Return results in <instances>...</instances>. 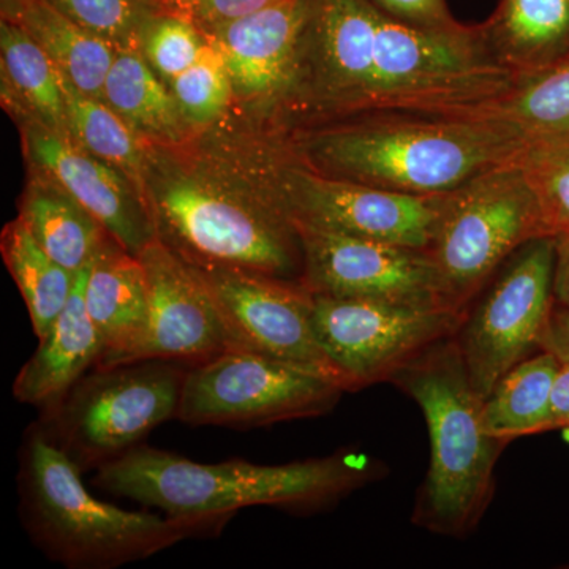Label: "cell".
<instances>
[{
    "label": "cell",
    "instance_id": "52a82bcc",
    "mask_svg": "<svg viewBox=\"0 0 569 569\" xmlns=\"http://www.w3.org/2000/svg\"><path fill=\"white\" fill-rule=\"evenodd\" d=\"M157 238L197 266L290 279L302 274L299 236L277 203L254 204L190 179L148 183Z\"/></svg>",
    "mask_w": 569,
    "mask_h": 569
},
{
    "label": "cell",
    "instance_id": "d590c367",
    "mask_svg": "<svg viewBox=\"0 0 569 569\" xmlns=\"http://www.w3.org/2000/svg\"><path fill=\"white\" fill-rule=\"evenodd\" d=\"M538 348L549 351L560 362H569V309L552 306L542 335L539 337Z\"/></svg>",
    "mask_w": 569,
    "mask_h": 569
},
{
    "label": "cell",
    "instance_id": "cb8c5ba5",
    "mask_svg": "<svg viewBox=\"0 0 569 569\" xmlns=\"http://www.w3.org/2000/svg\"><path fill=\"white\" fill-rule=\"evenodd\" d=\"M103 100L138 137L181 140L187 122L173 91L149 66L141 51H118L104 82Z\"/></svg>",
    "mask_w": 569,
    "mask_h": 569
},
{
    "label": "cell",
    "instance_id": "9c48e42d",
    "mask_svg": "<svg viewBox=\"0 0 569 569\" xmlns=\"http://www.w3.org/2000/svg\"><path fill=\"white\" fill-rule=\"evenodd\" d=\"M343 391L301 367L230 350L189 367L176 419L190 426H268L323 415Z\"/></svg>",
    "mask_w": 569,
    "mask_h": 569
},
{
    "label": "cell",
    "instance_id": "e575fe53",
    "mask_svg": "<svg viewBox=\"0 0 569 569\" xmlns=\"http://www.w3.org/2000/svg\"><path fill=\"white\" fill-rule=\"evenodd\" d=\"M389 17L419 28H455L445 0H373Z\"/></svg>",
    "mask_w": 569,
    "mask_h": 569
},
{
    "label": "cell",
    "instance_id": "2e32d148",
    "mask_svg": "<svg viewBox=\"0 0 569 569\" xmlns=\"http://www.w3.org/2000/svg\"><path fill=\"white\" fill-rule=\"evenodd\" d=\"M378 17L373 0H313L298 92L326 110L369 111Z\"/></svg>",
    "mask_w": 569,
    "mask_h": 569
},
{
    "label": "cell",
    "instance_id": "7402d4cb",
    "mask_svg": "<svg viewBox=\"0 0 569 569\" xmlns=\"http://www.w3.org/2000/svg\"><path fill=\"white\" fill-rule=\"evenodd\" d=\"M485 29L508 69L535 73L569 52V0H503Z\"/></svg>",
    "mask_w": 569,
    "mask_h": 569
},
{
    "label": "cell",
    "instance_id": "30bf717a",
    "mask_svg": "<svg viewBox=\"0 0 569 569\" xmlns=\"http://www.w3.org/2000/svg\"><path fill=\"white\" fill-rule=\"evenodd\" d=\"M553 264L556 238L531 239L505 261L473 312L463 316L455 339L482 402L512 367L539 347L553 306Z\"/></svg>",
    "mask_w": 569,
    "mask_h": 569
},
{
    "label": "cell",
    "instance_id": "ac0fdd59",
    "mask_svg": "<svg viewBox=\"0 0 569 569\" xmlns=\"http://www.w3.org/2000/svg\"><path fill=\"white\" fill-rule=\"evenodd\" d=\"M312 6L313 0H279L209 29V40L227 63L233 92L249 99L298 92Z\"/></svg>",
    "mask_w": 569,
    "mask_h": 569
},
{
    "label": "cell",
    "instance_id": "277c9868",
    "mask_svg": "<svg viewBox=\"0 0 569 569\" xmlns=\"http://www.w3.org/2000/svg\"><path fill=\"white\" fill-rule=\"evenodd\" d=\"M389 380L418 403L429 429L430 466L415 522L437 533H466L488 507L505 441L482 427V399L455 336L426 348Z\"/></svg>",
    "mask_w": 569,
    "mask_h": 569
},
{
    "label": "cell",
    "instance_id": "1f68e13d",
    "mask_svg": "<svg viewBox=\"0 0 569 569\" xmlns=\"http://www.w3.org/2000/svg\"><path fill=\"white\" fill-rule=\"evenodd\" d=\"M209 37L200 26L174 9L157 13L142 33L141 54L168 84L200 58Z\"/></svg>",
    "mask_w": 569,
    "mask_h": 569
},
{
    "label": "cell",
    "instance_id": "8992f818",
    "mask_svg": "<svg viewBox=\"0 0 569 569\" xmlns=\"http://www.w3.org/2000/svg\"><path fill=\"white\" fill-rule=\"evenodd\" d=\"M550 234L522 157L447 193L427 247L448 309L463 313L493 272L531 239Z\"/></svg>",
    "mask_w": 569,
    "mask_h": 569
},
{
    "label": "cell",
    "instance_id": "f546056e",
    "mask_svg": "<svg viewBox=\"0 0 569 569\" xmlns=\"http://www.w3.org/2000/svg\"><path fill=\"white\" fill-rule=\"evenodd\" d=\"M63 17L118 50L140 51L142 33L171 7L157 0H48Z\"/></svg>",
    "mask_w": 569,
    "mask_h": 569
},
{
    "label": "cell",
    "instance_id": "f1b7e54d",
    "mask_svg": "<svg viewBox=\"0 0 569 569\" xmlns=\"http://www.w3.org/2000/svg\"><path fill=\"white\" fill-rule=\"evenodd\" d=\"M61 78L70 140L121 171L148 198L146 157L140 137L104 100L86 96L62 73Z\"/></svg>",
    "mask_w": 569,
    "mask_h": 569
},
{
    "label": "cell",
    "instance_id": "836d02e7",
    "mask_svg": "<svg viewBox=\"0 0 569 569\" xmlns=\"http://www.w3.org/2000/svg\"><path fill=\"white\" fill-rule=\"evenodd\" d=\"M276 2L279 0H170V6L197 22L201 29L209 31L216 26L247 17Z\"/></svg>",
    "mask_w": 569,
    "mask_h": 569
},
{
    "label": "cell",
    "instance_id": "5bb4252c",
    "mask_svg": "<svg viewBox=\"0 0 569 569\" xmlns=\"http://www.w3.org/2000/svg\"><path fill=\"white\" fill-rule=\"evenodd\" d=\"M295 230L302 250L299 282L310 293L447 307L427 250L309 227Z\"/></svg>",
    "mask_w": 569,
    "mask_h": 569
},
{
    "label": "cell",
    "instance_id": "44dd1931",
    "mask_svg": "<svg viewBox=\"0 0 569 569\" xmlns=\"http://www.w3.org/2000/svg\"><path fill=\"white\" fill-rule=\"evenodd\" d=\"M20 219L41 249L73 274L91 264L112 239L107 228L50 176L29 183Z\"/></svg>",
    "mask_w": 569,
    "mask_h": 569
},
{
    "label": "cell",
    "instance_id": "d6986e66",
    "mask_svg": "<svg viewBox=\"0 0 569 569\" xmlns=\"http://www.w3.org/2000/svg\"><path fill=\"white\" fill-rule=\"evenodd\" d=\"M91 264L77 272L66 309L14 378V399L40 408L41 415L54 410L102 358V339L86 309L84 290Z\"/></svg>",
    "mask_w": 569,
    "mask_h": 569
},
{
    "label": "cell",
    "instance_id": "484cf974",
    "mask_svg": "<svg viewBox=\"0 0 569 569\" xmlns=\"http://www.w3.org/2000/svg\"><path fill=\"white\" fill-rule=\"evenodd\" d=\"M561 362L549 351L526 358L498 381L482 402V427L497 440L549 430V403Z\"/></svg>",
    "mask_w": 569,
    "mask_h": 569
},
{
    "label": "cell",
    "instance_id": "4316f807",
    "mask_svg": "<svg viewBox=\"0 0 569 569\" xmlns=\"http://www.w3.org/2000/svg\"><path fill=\"white\" fill-rule=\"evenodd\" d=\"M3 84L18 107L32 111V121L69 137L61 71L18 22L0 24Z\"/></svg>",
    "mask_w": 569,
    "mask_h": 569
},
{
    "label": "cell",
    "instance_id": "f35d334b",
    "mask_svg": "<svg viewBox=\"0 0 569 569\" xmlns=\"http://www.w3.org/2000/svg\"><path fill=\"white\" fill-rule=\"evenodd\" d=\"M29 2H31V0H0V7H2V20L17 22L20 20V14Z\"/></svg>",
    "mask_w": 569,
    "mask_h": 569
},
{
    "label": "cell",
    "instance_id": "74e56055",
    "mask_svg": "<svg viewBox=\"0 0 569 569\" xmlns=\"http://www.w3.org/2000/svg\"><path fill=\"white\" fill-rule=\"evenodd\" d=\"M569 426V362H561L549 403V429Z\"/></svg>",
    "mask_w": 569,
    "mask_h": 569
},
{
    "label": "cell",
    "instance_id": "ba28073f",
    "mask_svg": "<svg viewBox=\"0 0 569 569\" xmlns=\"http://www.w3.org/2000/svg\"><path fill=\"white\" fill-rule=\"evenodd\" d=\"M187 370L162 359L92 369L36 429L81 470L103 466L176 418Z\"/></svg>",
    "mask_w": 569,
    "mask_h": 569
},
{
    "label": "cell",
    "instance_id": "9a60e30c",
    "mask_svg": "<svg viewBox=\"0 0 569 569\" xmlns=\"http://www.w3.org/2000/svg\"><path fill=\"white\" fill-rule=\"evenodd\" d=\"M138 258L148 277L149 323L130 365L162 359L193 367L228 351L222 321L194 266L159 238Z\"/></svg>",
    "mask_w": 569,
    "mask_h": 569
},
{
    "label": "cell",
    "instance_id": "d4e9b609",
    "mask_svg": "<svg viewBox=\"0 0 569 569\" xmlns=\"http://www.w3.org/2000/svg\"><path fill=\"white\" fill-rule=\"evenodd\" d=\"M17 22L43 48L70 84L103 100L104 82L118 48L74 24L48 0H31Z\"/></svg>",
    "mask_w": 569,
    "mask_h": 569
},
{
    "label": "cell",
    "instance_id": "7a4b0ae2",
    "mask_svg": "<svg viewBox=\"0 0 569 569\" xmlns=\"http://www.w3.org/2000/svg\"><path fill=\"white\" fill-rule=\"evenodd\" d=\"M365 478V463L353 455L284 466L244 460L200 463L138 445L100 466L92 482L112 496L160 509L168 518L219 531L242 508L317 507L346 496Z\"/></svg>",
    "mask_w": 569,
    "mask_h": 569
},
{
    "label": "cell",
    "instance_id": "4dcf8cb0",
    "mask_svg": "<svg viewBox=\"0 0 569 569\" xmlns=\"http://www.w3.org/2000/svg\"><path fill=\"white\" fill-rule=\"evenodd\" d=\"M170 88L182 118L193 126L216 121L234 93L222 52L211 40L198 61L174 78Z\"/></svg>",
    "mask_w": 569,
    "mask_h": 569
},
{
    "label": "cell",
    "instance_id": "8d00e7d4",
    "mask_svg": "<svg viewBox=\"0 0 569 569\" xmlns=\"http://www.w3.org/2000/svg\"><path fill=\"white\" fill-rule=\"evenodd\" d=\"M556 238V264H553V305L569 309V231Z\"/></svg>",
    "mask_w": 569,
    "mask_h": 569
},
{
    "label": "cell",
    "instance_id": "ffe728a7",
    "mask_svg": "<svg viewBox=\"0 0 569 569\" xmlns=\"http://www.w3.org/2000/svg\"><path fill=\"white\" fill-rule=\"evenodd\" d=\"M86 309L103 343L96 369L130 365L149 323V288L140 258L114 238L93 258Z\"/></svg>",
    "mask_w": 569,
    "mask_h": 569
},
{
    "label": "cell",
    "instance_id": "7c38bea8",
    "mask_svg": "<svg viewBox=\"0 0 569 569\" xmlns=\"http://www.w3.org/2000/svg\"><path fill=\"white\" fill-rule=\"evenodd\" d=\"M193 266L222 321L228 351H247L301 367L347 391L318 342L313 295L305 284L228 266Z\"/></svg>",
    "mask_w": 569,
    "mask_h": 569
},
{
    "label": "cell",
    "instance_id": "ab89813d",
    "mask_svg": "<svg viewBox=\"0 0 569 569\" xmlns=\"http://www.w3.org/2000/svg\"><path fill=\"white\" fill-rule=\"evenodd\" d=\"M563 440L569 445V426L563 427Z\"/></svg>",
    "mask_w": 569,
    "mask_h": 569
},
{
    "label": "cell",
    "instance_id": "d6a6232c",
    "mask_svg": "<svg viewBox=\"0 0 569 569\" xmlns=\"http://www.w3.org/2000/svg\"><path fill=\"white\" fill-rule=\"evenodd\" d=\"M522 164L550 234L569 231V144L531 146L522 156Z\"/></svg>",
    "mask_w": 569,
    "mask_h": 569
},
{
    "label": "cell",
    "instance_id": "e0dca14e",
    "mask_svg": "<svg viewBox=\"0 0 569 569\" xmlns=\"http://www.w3.org/2000/svg\"><path fill=\"white\" fill-rule=\"evenodd\" d=\"M26 146L33 163L84 206L123 249L138 257L156 241L148 198L121 171L37 121L26 129Z\"/></svg>",
    "mask_w": 569,
    "mask_h": 569
},
{
    "label": "cell",
    "instance_id": "8fae6325",
    "mask_svg": "<svg viewBox=\"0 0 569 569\" xmlns=\"http://www.w3.org/2000/svg\"><path fill=\"white\" fill-rule=\"evenodd\" d=\"M463 313L440 306L313 295V329L347 391L389 380L426 348L456 336Z\"/></svg>",
    "mask_w": 569,
    "mask_h": 569
},
{
    "label": "cell",
    "instance_id": "83f0119b",
    "mask_svg": "<svg viewBox=\"0 0 569 569\" xmlns=\"http://www.w3.org/2000/svg\"><path fill=\"white\" fill-rule=\"evenodd\" d=\"M0 249L28 307L33 332L43 339L66 309L77 274L41 249L20 217L3 228Z\"/></svg>",
    "mask_w": 569,
    "mask_h": 569
},
{
    "label": "cell",
    "instance_id": "3957f363",
    "mask_svg": "<svg viewBox=\"0 0 569 569\" xmlns=\"http://www.w3.org/2000/svg\"><path fill=\"white\" fill-rule=\"evenodd\" d=\"M20 516L37 548L71 569L149 559L182 539L217 533L206 523L126 511L91 496L81 468L33 427L21 452Z\"/></svg>",
    "mask_w": 569,
    "mask_h": 569
},
{
    "label": "cell",
    "instance_id": "603a6c76",
    "mask_svg": "<svg viewBox=\"0 0 569 569\" xmlns=\"http://www.w3.org/2000/svg\"><path fill=\"white\" fill-rule=\"evenodd\" d=\"M463 116L507 123L531 146L569 142V52L546 69L519 77L511 91Z\"/></svg>",
    "mask_w": 569,
    "mask_h": 569
},
{
    "label": "cell",
    "instance_id": "60d3db41",
    "mask_svg": "<svg viewBox=\"0 0 569 569\" xmlns=\"http://www.w3.org/2000/svg\"><path fill=\"white\" fill-rule=\"evenodd\" d=\"M157 2L163 3V6L171 7L170 0H157Z\"/></svg>",
    "mask_w": 569,
    "mask_h": 569
},
{
    "label": "cell",
    "instance_id": "5b68a950",
    "mask_svg": "<svg viewBox=\"0 0 569 569\" xmlns=\"http://www.w3.org/2000/svg\"><path fill=\"white\" fill-rule=\"evenodd\" d=\"M518 80L485 28H419L380 10L369 111L463 116L500 99Z\"/></svg>",
    "mask_w": 569,
    "mask_h": 569
},
{
    "label": "cell",
    "instance_id": "b9f144b4",
    "mask_svg": "<svg viewBox=\"0 0 569 569\" xmlns=\"http://www.w3.org/2000/svg\"><path fill=\"white\" fill-rule=\"evenodd\" d=\"M561 144H569V142H561Z\"/></svg>",
    "mask_w": 569,
    "mask_h": 569
},
{
    "label": "cell",
    "instance_id": "4fadbf2b",
    "mask_svg": "<svg viewBox=\"0 0 569 569\" xmlns=\"http://www.w3.org/2000/svg\"><path fill=\"white\" fill-rule=\"evenodd\" d=\"M447 193L419 197L318 173L284 171L277 200L293 227L427 249Z\"/></svg>",
    "mask_w": 569,
    "mask_h": 569
},
{
    "label": "cell",
    "instance_id": "6da1fadb",
    "mask_svg": "<svg viewBox=\"0 0 569 569\" xmlns=\"http://www.w3.org/2000/svg\"><path fill=\"white\" fill-rule=\"evenodd\" d=\"M530 148L507 123L468 116L385 114L305 142L318 173L419 197L452 192Z\"/></svg>",
    "mask_w": 569,
    "mask_h": 569
}]
</instances>
